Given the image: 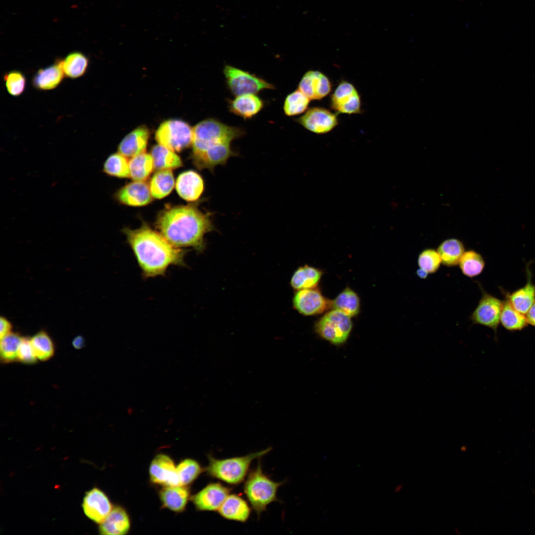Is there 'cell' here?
<instances>
[{"mask_svg":"<svg viewBox=\"0 0 535 535\" xmlns=\"http://www.w3.org/2000/svg\"><path fill=\"white\" fill-rule=\"evenodd\" d=\"M176 468L181 484L186 486L196 480L203 471L198 462L190 458L181 461Z\"/></svg>","mask_w":535,"mask_h":535,"instance_id":"cell-39","label":"cell"},{"mask_svg":"<svg viewBox=\"0 0 535 535\" xmlns=\"http://www.w3.org/2000/svg\"><path fill=\"white\" fill-rule=\"evenodd\" d=\"M89 64L88 57L80 52L70 53L62 59V67L65 76L76 79L84 75Z\"/></svg>","mask_w":535,"mask_h":535,"instance_id":"cell-31","label":"cell"},{"mask_svg":"<svg viewBox=\"0 0 535 535\" xmlns=\"http://www.w3.org/2000/svg\"><path fill=\"white\" fill-rule=\"evenodd\" d=\"M3 81L7 92L12 96H19L25 90L26 79L20 71L13 70L5 73Z\"/></svg>","mask_w":535,"mask_h":535,"instance_id":"cell-40","label":"cell"},{"mask_svg":"<svg viewBox=\"0 0 535 535\" xmlns=\"http://www.w3.org/2000/svg\"><path fill=\"white\" fill-rule=\"evenodd\" d=\"M175 181L171 170H158L152 176L150 183V189L154 198L160 199L164 198L173 190Z\"/></svg>","mask_w":535,"mask_h":535,"instance_id":"cell-30","label":"cell"},{"mask_svg":"<svg viewBox=\"0 0 535 535\" xmlns=\"http://www.w3.org/2000/svg\"><path fill=\"white\" fill-rule=\"evenodd\" d=\"M82 506L87 518L99 524L107 518L113 508L107 496L97 487H94L85 493Z\"/></svg>","mask_w":535,"mask_h":535,"instance_id":"cell-15","label":"cell"},{"mask_svg":"<svg viewBox=\"0 0 535 535\" xmlns=\"http://www.w3.org/2000/svg\"><path fill=\"white\" fill-rule=\"evenodd\" d=\"M351 317L341 312L332 309L316 322V333L322 338L335 345L344 344L352 328Z\"/></svg>","mask_w":535,"mask_h":535,"instance_id":"cell-6","label":"cell"},{"mask_svg":"<svg viewBox=\"0 0 535 535\" xmlns=\"http://www.w3.org/2000/svg\"><path fill=\"white\" fill-rule=\"evenodd\" d=\"M153 198L150 187L145 181L133 180L114 194V198L119 203L133 207L146 206L152 201Z\"/></svg>","mask_w":535,"mask_h":535,"instance_id":"cell-16","label":"cell"},{"mask_svg":"<svg viewBox=\"0 0 535 535\" xmlns=\"http://www.w3.org/2000/svg\"><path fill=\"white\" fill-rule=\"evenodd\" d=\"M35 355L42 361L50 359L54 353V346L53 340L47 333L40 331L30 338Z\"/></svg>","mask_w":535,"mask_h":535,"instance_id":"cell-37","label":"cell"},{"mask_svg":"<svg viewBox=\"0 0 535 535\" xmlns=\"http://www.w3.org/2000/svg\"><path fill=\"white\" fill-rule=\"evenodd\" d=\"M458 265L462 273L471 278L479 275L482 272L485 262L481 254L473 250H469L463 253Z\"/></svg>","mask_w":535,"mask_h":535,"instance_id":"cell-34","label":"cell"},{"mask_svg":"<svg viewBox=\"0 0 535 535\" xmlns=\"http://www.w3.org/2000/svg\"><path fill=\"white\" fill-rule=\"evenodd\" d=\"M193 130L192 161L224 145L231 144L234 140L245 134L241 128L229 126L214 118L202 120L193 128Z\"/></svg>","mask_w":535,"mask_h":535,"instance_id":"cell-3","label":"cell"},{"mask_svg":"<svg viewBox=\"0 0 535 535\" xmlns=\"http://www.w3.org/2000/svg\"><path fill=\"white\" fill-rule=\"evenodd\" d=\"M308 130L321 134L331 131L338 123L337 113L322 107H313L296 120Z\"/></svg>","mask_w":535,"mask_h":535,"instance_id":"cell-10","label":"cell"},{"mask_svg":"<svg viewBox=\"0 0 535 535\" xmlns=\"http://www.w3.org/2000/svg\"><path fill=\"white\" fill-rule=\"evenodd\" d=\"M417 262L419 268L425 270L428 274L436 272L441 263L437 251L432 248L423 250L418 257Z\"/></svg>","mask_w":535,"mask_h":535,"instance_id":"cell-41","label":"cell"},{"mask_svg":"<svg viewBox=\"0 0 535 535\" xmlns=\"http://www.w3.org/2000/svg\"><path fill=\"white\" fill-rule=\"evenodd\" d=\"M10 322L5 318L1 317L0 320V338L11 332Z\"/></svg>","mask_w":535,"mask_h":535,"instance_id":"cell-43","label":"cell"},{"mask_svg":"<svg viewBox=\"0 0 535 535\" xmlns=\"http://www.w3.org/2000/svg\"><path fill=\"white\" fill-rule=\"evenodd\" d=\"M217 512L225 519L245 523L250 517L251 509L241 496L229 494Z\"/></svg>","mask_w":535,"mask_h":535,"instance_id":"cell-24","label":"cell"},{"mask_svg":"<svg viewBox=\"0 0 535 535\" xmlns=\"http://www.w3.org/2000/svg\"><path fill=\"white\" fill-rule=\"evenodd\" d=\"M298 88L310 100H320L330 92L331 84L323 73L318 70H309L301 78Z\"/></svg>","mask_w":535,"mask_h":535,"instance_id":"cell-17","label":"cell"},{"mask_svg":"<svg viewBox=\"0 0 535 535\" xmlns=\"http://www.w3.org/2000/svg\"><path fill=\"white\" fill-rule=\"evenodd\" d=\"M293 304L294 308L305 316L318 315L330 307V301L315 288L297 290L293 297Z\"/></svg>","mask_w":535,"mask_h":535,"instance_id":"cell-13","label":"cell"},{"mask_svg":"<svg viewBox=\"0 0 535 535\" xmlns=\"http://www.w3.org/2000/svg\"><path fill=\"white\" fill-rule=\"evenodd\" d=\"M37 360L30 338L22 337L18 349L17 361L25 364H33Z\"/></svg>","mask_w":535,"mask_h":535,"instance_id":"cell-42","label":"cell"},{"mask_svg":"<svg viewBox=\"0 0 535 535\" xmlns=\"http://www.w3.org/2000/svg\"><path fill=\"white\" fill-rule=\"evenodd\" d=\"M467 449V447L466 445H463L461 447L460 450L463 452H465Z\"/></svg>","mask_w":535,"mask_h":535,"instance_id":"cell-48","label":"cell"},{"mask_svg":"<svg viewBox=\"0 0 535 535\" xmlns=\"http://www.w3.org/2000/svg\"><path fill=\"white\" fill-rule=\"evenodd\" d=\"M123 232L143 278L163 276L171 266H185L186 251L172 245L146 224L135 229L125 228Z\"/></svg>","mask_w":535,"mask_h":535,"instance_id":"cell-1","label":"cell"},{"mask_svg":"<svg viewBox=\"0 0 535 535\" xmlns=\"http://www.w3.org/2000/svg\"><path fill=\"white\" fill-rule=\"evenodd\" d=\"M437 251L441 264L447 267H452L458 265L465 249L463 243L459 239L449 238L439 244Z\"/></svg>","mask_w":535,"mask_h":535,"instance_id":"cell-28","label":"cell"},{"mask_svg":"<svg viewBox=\"0 0 535 535\" xmlns=\"http://www.w3.org/2000/svg\"><path fill=\"white\" fill-rule=\"evenodd\" d=\"M223 73L227 88L235 96L256 94L265 89L275 88L264 79L230 65L224 66Z\"/></svg>","mask_w":535,"mask_h":535,"instance_id":"cell-8","label":"cell"},{"mask_svg":"<svg viewBox=\"0 0 535 535\" xmlns=\"http://www.w3.org/2000/svg\"><path fill=\"white\" fill-rule=\"evenodd\" d=\"M322 275V271L315 267L305 265L299 267L293 273L290 284L297 290L314 288L318 285Z\"/></svg>","mask_w":535,"mask_h":535,"instance_id":"cell-26","label":"cell"},{"mask_svg":"<svg viewBox=\"0 0 535 535\" xmlns=\"http://www.w3.org/2000/svg\"><path fill=\"white\" fill-rule=\"evenodd\" d=\"M149 138V131L145 126L137 127L120 142L118 152L126 158H132L145 153Z\"/></svg>","mask_w":535,"mask_h":535,"instance_id":"cell-21","label":"cell"},{"mask_svg":"<svg viewBox=\"0 0 535 535\" xmlns=\"http://www.w3.org/2000/svg\"><path fill=\"white\" fill-rule=\"evenodd\" d=\"M470 317L473 324H480L492 329L496 333L500 323L503 301L485 292Z\"/></svg>","mask_w":535,"mask_h":535,"instance_id":"cell-9","label":"cell"},{"mask_svg":"<svg viewBox=\"0 0 535 535\" xmlns=\"http://www.w3.org/2000/svg\"><path fill=\"white\" fill-rule=\"evenodd\" d=\"M151 482L163 486L181 485L173 460L164 454L156 455L149 467Z\"/></svg>","mask_w":535,"mask_h":535,"instance_id":"cell-14","label":"cell"},{"mask_svg":"<svg viewBox=\"0 0 535 535\" xmlns=\"http://www.w3.org/2000/svg\"><path fill=\"white\" fill-rule=\"evenodd\" d=\"M159 497L163 507L175 512H182L190 499V490L187 486L183 485L164 486L160 490Z\"/></svg>","mask_w":535,"mask_h":535,"instance_id":"cell-22","label":"cell"},{"mask_svg":"<svg viewBox=\"0 0 535 535\" xmlns=\"http://www.w3.org/2000/svg\"><path fill=\"white\" fill-rule=\"evenodd\" d=\"M271 450L268 447L243 456L220 459L209 455L206 472L213 478L230 485H238L245 480L253 461L261 458Z\"/></svg>","mask_w":535,"mask_h":535,"instance_id":"cell-4","label":"cell"},{"mask_svg":"<svg viewBox=\"0 0 535 535\" xmlns=\"http://www.w3.org/2000/svg\"><path fill=\"white\" fill-rule=\"evenodd\" d=\"M417 275L421 278L425 279L428 275V273L425 270L419 268L417 270Z\"/></svg>","mask_w":535,"mask_h":535,"instance_id":"cell-46","label":"cell"},{"mask_svg":"<svg viewBox=\"0 0 535 535\" xmlns=\"http://www.w3.org/2000/svg\"><path fill=\"white\" fill-rule=\"evenodd\" d=\"M130 518L125 509L116 506L100 524L99 531L101 535H126L130 531Z\"/></svg>","mask_w":535,"mask_h":535,"instance_id":"cell-20","label":"cell"},{"mask_svg":"<svg viewBox=\"0 0 535 535\" xmlns=\"http://www.w3.org/2000/svg\"><path fill=\"white\" fill-rule=\"evenodd\" d=\"M284 482L272 481L263 470L260 461L249 474L243 486L244 492L252 508L258 516L271 502L278 501L277 492Z\"/></svg>","mask_w":535,"mask_h":535,"instance_id":"cell-5","label":"cell"},{"mask_svg":"<svg viewBox=\"0 0 535 535\" xmlns=\"http://www.w3.org/2000/svg\"><path fill=\"white\" fill-rule=\"evenodd\" d=\"M506 298L515 309L526 315L535 301V285L531 277L528 276V281L524 286L507 294Z\"/></svg>","mask_w":535,"mask_h":535,"instance_id":"cell-25","label":"cell"},{"mask_svg":"<svg viewBox=\"0 0 535 535\" xmlns=\"http://www.w3.org/2000/svg\"><path fill=\"white\" fill-rule=\"evenodd\" d=\"M229 111L244 119L253 118L264 107V101L255 94H245L236 96L228 102Z\"/></svg>","mask_w":535,"mask_h":535,"instance_id":"cell-23","label":"cell"},{"mask_svg":"<svg viewBox=\"0 0 535 535\" xmlns=\"http://www.w3.org/2000/svg\"><path fill=\"white\" fill-rule=\"evenodd\" d=\"M231 490L219 482L210 483L192 496L191 499L199 511H217Z\"/></svg>","mask_w":535,"mask_h":535,"instance_id":"cell-12","label":"cell"},{"mask_svg":"<svg viewBox=\"0 0 535 535\" xmlns=\"http://www.w3.org/2000/svg\"><path fill=\"white\" fill-rule=\"evenodd\" d=\"M402 487H403V485H402V484H399V485H397V486H396V487L395 488V489H394V491H395V492H396V493H397V492H398L400 491L401 490V489H402Z\"/></svg>","mask_w":535,"mask_h":535,"instance_id":"cell-47","label":"cell"},{"mask_svg":"<svg viewBox=\"0 0 535 535\" xmlns=\"http://www.w3.org/2000/svg\"><path fill=\"white\" fill-rule=\"evenodd\" d=\"M22 338L18 333L12 332L0 338V357L2 362L9 363L17 361Z\"/></svg>","mask_w":535,"mask_h":535,"instance_id":"cell-36","label":"cell"},{"mask_svg":"<svg viewBox=\"0 0 535 535\" xmlns=\"http://www.w3.org/2000/svg\"><path fill=\"white\" fill-rule=\"evenodd\" d=\"M360 307L358 295L349 287L346 288L330 301V308L339 311L351 318L358 314Z\"/></svg>","mask_w":535,"mask_h":535,"instance_id":"cell-29","label":"cell"},{"mask_svg":"<svg viewBox=\"0 0 535 535\" xmlns=\"http://www.w3.org/2000/svg\"><path fill=\"white\" fill-rule=\"evenodd\" d=\"M127 158L118 152L111 154L104 162L103 172L112 177H130L129 164Z\"/></svg>","mask_w":535,"mask_h":535,"instance_id":"cell-35","label":"cell"},{"mask_svg":"<svg viewBox=\"0 0 535 535\" xmlns=\"http://www.w3.org/2000/svg\"><path fill=\"white\" fill-rule=\"evenodd\" d=\"M193 128L186 122L178 119L163 122L155 134L159 144L174 152H180L192 145Z\"/></svg>","mask_w":535,"mask_h":535,"instance_id":"cell-7","label":"cell"},{"mask_svg":"<svg viewBox=\"0 0 535 535\" xmlns=\"http://www.w3.org/2000/svg\"><path fill=\"white\" fill-rule=\"evenodd\" d=\"M129 164L130 178L134 181H145L154 169L152 157L146 152L131 158Z\"/></svg>","mask_w":535,"mask_h":535,"instance_id":"cell-33","label":"cell"},{"mask_svg":"<svg viewBox=\"0 0 535 535\" xmlns=\"http://www.w3.org/2000/svg\"><path fill=\"white\" fill-rule=\"evenodd\" d=\"M310 100L297 89L288 94L284 102L283 111L288 116L300 114L308 108Z\"/></svg>","mask_w":535,"mask_h":535,"instance_id":"cell-38","label":"cell"},{"mask_svg":"<svg viewBox=\"0 0 535 535\" xmlns=\"http://www.w3.org/2000/svg\"><path fill=\"white\" fill-rule=\"evenodd\" d=\"M175 187L181 198L188 202H194L201 197L204 191V181L200 174L190 170L179 175Z\"/></svg>","mask_w":535,"mask_h":535,"instance_id":"cell-18","label":"cell"},{"mask_svg":"<svg viewBox=\"0 0 535 535\" xmlns=\"http://www.w3.org/2000/svg\"><path fill=\"white\" fill-rule=\"evenodd\" d=\"M500 322L505 328L510 331L521 330L528 324L525 315L515 309L506 297L503 301Z\"/></svg>","mask_w":535,"mask_h":535,"instance_id":"cell-32","label":"cell"},{"mask_svg":"<svg viewBox=\"0 0 535 535\" xmlns=\"http://www.w3.org/2000/svg\"><path fill=\"white\" fill-rule=\"evenodd\" d=\"M154 169L171 170L181 167L182 161L174 151L160 144L154 146L151 151Z\"/></svg>","mask_w":535,"mask_h":535,"instance_id":"cell-27","label":"cell"},{"mask_svg":"<svg viewBox=\"0 0 535 535\" xmlns=\"http://www.w3.org/2000/svg\"><path fill=\"white\" fill-rule=\"evenodd\" d=\"M331 108L338 113L357 114L361 112L360 95L351 83L341 81L331 96Z\"/></svg>","mask_w":535,"mask_h":535,"instance_id":"cell-11","label":"cell"},{"mask_svg":"<svg viewBox=\"0 0 535 535\" xmlns=\"http://www.w3.org/2000/svg\"><path fill=\"white\" fill-rule=\"evenodd\" d=\"M64 76L62 59L59 58L53 64L39 69L33 77L32 85L39 90H53L61 83Z\"/></svg>","mask_w":535,"mask_h":535,"instance_id":"cell-19","label":"cell"},{"mask_svg":"<svg viewBox=\"0 0 535 535\" xmlns=\"http://www.w3.org/2000/svg\"><path fill=\"white\" fill-rule=\"evenodd\" d=\"M84 340L81 336H77L74 338L72 341L73 346L75 349H80L84 345Z\"/></svg>","mask_w":535,"mask_h":535,"instance_id":"cell-45","label":"cell"},{"mask_svg":"<svg viewBox=\"0 0 535 535\" xmlns=\"http://www.w3.org/2000/svg\"><path fill=\"white\" fill-rule=\"evenodd\" d=\"M525 316L528 323L535 326V301Z\"/></svg>","mask_w":535,"mask_h":535,"instance_id":"cell-44","label":"cell"},{"mask_svg":"<svg viewBox=\"0 0 535 535\" xmlns=\"http://www.w3.org/2000/svg\"><path fill=\"white\" fill-rule=\"evenodd\" d=\"M211 215L194 204L169 207L159 214L156 225L159 232L175 247L202 252L206 246L205 235L215 229Z\"/></svg>","mask_w":535,"mask_h":535,"instance_id":"cell-2","label":"cell"}]
</instances>
